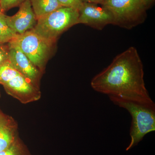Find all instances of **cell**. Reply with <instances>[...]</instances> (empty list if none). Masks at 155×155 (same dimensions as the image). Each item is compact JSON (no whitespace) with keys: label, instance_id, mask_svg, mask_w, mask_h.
<instances>
[{"label":"cell","instance_id":"277c9868","mask_svg":"<svg viewBox=\"0 0 155 155\" xmlns=\"http://www.w3.org/2000/svg\"><path fill=\"white\" fill-rule=\"evenodd\" d=\"M11 41L17 44L33 65L43 72L54 43L43 38L32 29L17 34Z\"/></svg>","mask_w":155,"mask_h":155},{"label":"cell","instance_id":"ac0fdd59","mask_svg":"<svg viewBox=\"0 0 155 155\" xmlns=\"http://www.w3.org/2000/svg\"><path fill=\"white\" fill-rule=\"evenodd\" d=\"M82 3H93L95 4L102 5L105 0H81Z\"/></svg>","mask_w":155,"mask_h":155},{"label":"cell","instance_id":"2e32d148","mask_svg":"<svg viewBox=\"0 0 155 155\" xmlns=\"http://www.w3.org/2000/svg\"><path fill=\"white\" fill-rule=\"evenodd\" d=\"M58 2L62 7L73 8L78 11L83 4L81 0H58Z\"/></svg>","mask_w":155,"mask_h":155},{"label":"cell","instance_id":"7a4b0ae2","mask_svg":"<svg viewBox=\"0 0 155 155\" xmlns=\"http://www.w3.org/2000/svg\"><path fill=\"white\" fill-rule=\"evenodd\" d=\"M114 104L127 110L132 118L130 134L131 140L126 150L137 145L147 134L155 131V104L109 97Z\"/></svg>","mask_w":155,"mask_h":155},{"label":"cell","instance_id":"e0dca14e","mask_svg":"<svg viewBox=\"0 0 155 155\" xmlns=\"http://www.w3.org/2000/svg\"><path fill=\"white\" fill-rule=\"evenodd\" d=\"M8 45L0 43V65L9 61Z\"/></svg>","mask_w":155,"mask_h":155},{"label":"cell","instance_id":"6da1fadb","mask_svg":"<svg viewBox=\"0 0 155 155\" xmlns=\"http://www.w3.org/2000/svg\"><path fill=\"white\" fill-rule=\"evenodd\" d=\"M91 85L95 91L109 97L154 102L146 87L141 59L133 47L116 56L107 67L92 78Z\"/></svg>","mask_w":155,"mask_h":155},{"label":"cell","instance_id":"3957f363","mask_svg":"<svg viewBox=\"0 0 155 155\" xmlns=\"http://www.w3.org/2000/svg\"><path fill=\"white\" fill-rule=\"evenodd\" d=\"M79 15L76 9L61 7L38 19L32 30L43 38L55 43L61 34L78 24Z\"/></svg>","mask_w":155,"mask_h":155},{"label":"cell","instance_id":"52a82bcc","mask_svg":"<svg viewBox=\"0 0 155 155\" xmlns=\"http://www.w3.org/2000/svg\"><path fill=\"white\" fill-rule=\"evenodd\" d=\"M8 45L9 60L11 64L21 75L28 78L35 86L40 88V82L42 73L31 62L17 44L10 41Z\"/></svg>","mask_w":155,"mask_h":155},{"label":"cell","instance_id":"7c38bea8","mask_svg":"<svg viewBox=\"0 0 155 155\" xmlns=\"http://www.w3.org/2000/svg\"><path fill=\"white\" fill-rule=\"evenodd\" d=\"M0 155H33L26 145L17 136L14 142L6 149L0 152Z\"/></svg>","mask_w":155,"mask_h":155},{"label":"cell","instance_id":"d6986e66","mask_svg":"<svg viewBox=\"0 0 155 155\" xmlns=\"http://www.w3.org/2000/svg\"><path fill=\"white\" fill-rule=\"evenodd\" d=\"M153 1L154 0H140L143 5L144 6L146 9L152 4Z\"/></svg>","mask_w":155,"mask_h":155},{"label":"cell","instance_id":"5bb4252c","mask_svg":"<svg viewBox=\"0 0 155 155\" xmlns=\"http://www.w3.org/2000/svg\"><path fill=\"white\" fill-rule=\"evenodd\" d=\"M20 73L15 69L10 61L0 65V84L4 85Z\"/></svg>","mask_w":155,"mask_h":155},{"label":"cell","instance_id":"8fae6325","mask_svg":"<svg viewBox=\"0 0 155 155\" xmlns=\"http://www.w3.org/2000/svg\"><path fill=\"white\" fill-rule=\"evenodd\" d=\"M37 19L62 7L58 0H30Z\"/></svg>","mask_w":155,"mask_h":155},{"label":"cell","instance_id":"5b68a950","mask_svg":"<svg viewBox=\"0 0 155 155\" xmlns=\"http://www.w3.org/2000/svg\"><path fill=\"white\" fill-rule=\"evenodd\" d=\"M103 7L110 12L114 24L130 29L143 22L146 9L140 0H105Z\"/></svg>","mask_w":155,"mask_h":155},{"label":"cell","instance_id":"9c48e42d","mask_svg":"<svg viewBox=\"0 0 155 155\" xmlns=\"http://www.w3.org/2000/svg\"><path fill=\"white\" fill-rule=\"evenodd\" d=\"M6 21L9 27L17 34H22L33 28L37 19L30 0H27L21 4L19 6V11L14 16L6 15Z\"/></svg>","mask_w":155,"mask_h":155},{"label":"cell","instance_id":"ffe728a7","mask_svg":"<svg viewBox=\"0 0 155 155\" xmlns=\"http://www.w3.org/2000/svg\"><path fill=\"white\" fill-rule=\"evenodd\" d=\"M2 13V9H1V6H0V13Z\"/></svg>","mask_w":155,"mask_h":155},{"label":"cell","instance_id":"ba28073f","mask_svg":"<svg viewBox=\"0 0 155 155\" xmlns=\"http://www.w3.org/2000/svg\"><path fill=\"white\" fill-rule=\"evenodd\" d=\"M79 13L78 24H85L99 30L108 24H114L110 12L103 6H97V4L83 3Z\"/></svg>","mask_w":155,"mask_h":155},{"label":"cell","instance_id":"30bf717a","mask_svg":"<svg viewBox=\"0 0 155 155\" xmlns=\"http://www.w3.org/2000/svg\"><path fill=\"white\" fill-rule=\"evenodd\" d=\"M18 135L17 121L0 111V152L8 148Z\"/></svg>","mask_w":155,"mask_h":155},{"label":"cell","instance_id":"7402d4cb","mask_svg":"<svg viewBox=\"0 0 155 155\" xmlns=\"http://www.w3.org/2000/svg\"><path fill=\"white\" fill-rule=\"evenodd\" d=\"M0 111H1V110H0Z\"/></svg>","mask_w":155,"mask_h":155},{"label":"cell","instance_id":"9a60e30c","mask_svg":"<svg viewBox=\"0 0 155 155\" xmlns=\"http://www.w3.org/2000/svg\"><path fill=\"white\" fill-rule=\"evenodd\" d=\"M27 0H0V6L2 13L14 7L19 6Z\"/></svg>","mask_w":155,"mask_h":155},{"label":"cell","instance_id":"44dd1931","mask_svg":"<svg viewBox=\"0 0 155 155\" xmlns=\"http://www.w3.org/2000/svg\"><path fill=\"white\" fill-rule=\"evenodd\" d=\"M0 97H1V93H0Z\"/></svg>","mask_w":155,"mask_h":155},{"label":"cell","instance_id":"4fadbf2b","mask_svg":"<svg viewBox=\"0 0 155 155\" xmlns=\"http://www.w3.org/2000/svg\"><path fill=\"white\" fill-rule=\"evenodd\" d=\"M6 16L4 13H0V43L2 44L8 43L17 35L7 24Z\"/></svg>","mask_w":155,"mask_h":155},{"label":"cell","instance_id":"8992f818","mask_svg":"<svg viewBox=\"0 0 155 155\" xmlns=\"http://www.w3.org/2000/svg\"><path fill=\"white\" fill-rule=\"evenodd\" d=\"M8 94L22 104L36 101L41 98V92L30 80L21 74L3 85Z\"/></svg>","mask_w":155,"mask_h":155}]
</instances>
